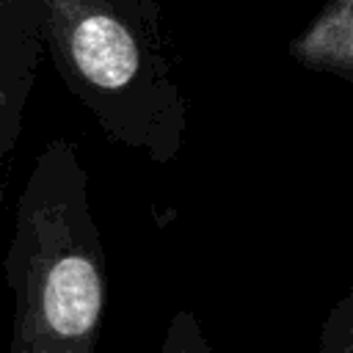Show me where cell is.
<instances>
[{
    "label": "cell",
    "mask_w": 353,
    "mask_h": 353,
    "mask_svg": "<svg viewBox=\"0 0 353 353\" xmlns=\"http://www.w3.org/2000/svg\"><path fill=\"white\" fill-rule=\"evenodd\" d=\"M41 39L108 141L154 163L179 157L190 99L157 0H41Z\"/></svg>",
    "instance_id": "obj_2"
},
{
    "label": "cell",
    "mask_w": 353,
    "mask_h": 353,
    "mask_svg": "<svg viewBox=\"0 0 353 353\" xmlns=\"http://www.w3.org/2000/svg\"><path fill=\"white\" fill-rule=\"evenodd\" d=\"M160 353H212L210 339L204 336L193 309H179L168 320Z\"/></svg>",
    "instance_id": "obj_6"
},
{
    "label": "cell",
    "mask_w": 353,
    "mask_h": 353,
    "mask_svg": "<svg viewBox=\"0 0 353 353\" xmlns=\"http://www.w3.org/2000/svg\"><path fill=\"white\" fill-rule=\"evenodd\" d=\"M41 52V0H0V204Z\"/></svg>",
    "instance_id": "obj_3"
},
{
    "label": "cell",
    "mask_w": 353,
    "mask_h": 353,
    "mask_svg": "<svg viewBox=\"0 0 353 353\" xmlns=\"http://www.w3.org/2000/svg\"><path fill=\"white\" fill-rule=\"evenodd\" d=\"M3 270L14 295L8 353H97L108 259L74 141L52 138L39 152L17 199Z\"/></svg>",
    "instance_id": "obj_1"
},
{
    "label": "cell",
    "mask_w": 353,
    "mask_h": 353,
    "mask_svg": "<svg viewBox=\"0 0 353 353\" xmlns=\"http://www.w3.org/2000/svg\"><path fill=\"white\" fill-rule=\"evenodd\" d=\"M298 66L353 83V0H328L314 19L290 39Z\"/></svg>",
    "instance_id": "obj_4"
},
{
    "label": "cell",
    "mask_w": 353,
    "mask_h": 353,
    "mask_svg": "<svg viewBox=\"0 0 353 353\" xmlns=\"http://www.w3.org/2000/svg\"><path fill=\"white\" fill-rule=\"evenodd\" d=\"M317 353H353V287L328 312L320 328Z\"/></svg>",
    "instance_id": "obj_5"
}]
</instances>
